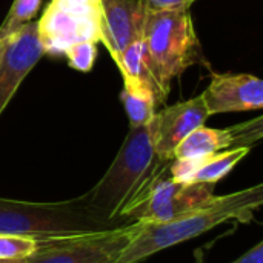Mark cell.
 <instances>
[{
  "label": "cell",
  "instance_id": "9a60e30c",
  "mask_svg": "<svg viewBox=\"0 0 263 263\" xmlns=\"http://www.w3.org/2000/svg\"><path fill=\"white\" fill-rule=\"evenodd\" d=\"M125 86L122 91V103L125 106L129 128L146 125L154 114L157 112V106L160 105L153 89L143 83L134 80H123Z\"/></svg>",
  "mask_w": 263,
  "mask_h": 263
},
{
  "label": "cell",
  "instance_id": "4fadbf2b",
  "mask_svg": "<svg viewBox=\"0 0 263 263\" xmlns=\"http://www.w3.org/2000/svg\"><path fill=\"white\" fill-rule=\"evenodd\" d=\"M250 149L248 146H239L206 156L173 159L170 163V176L179 183L216 185L233 171Z\"/></svg>",
  "mask_w": 263,
  "mask_h": 263
},
{
  "label": "cell",
  "instance_id": "ba28073f",
  "mask_svg": "<svg viewBox=\"0 0 263 263\" xmlns=\"http://www.w3.org/2000/svg\"><path fill=\"white\" fill-rule=\"evenodd\" d=\"M208 117L202 96L157 111L149 122L157 156L163 160H173L176 148L194 129L203 126Z\"/></svg>",
  "mask_w": 263,
  "mask_h": 263
},
{
  "label": "cell",
  "instance_id": "d6986e66",
  "mask_svg": "<svg viewBox=\"0 0 263 263\" xmlns=\"http://www.w3.org/2000/svg\"><path fill=\"white\" fill-rule=\"evenodd\" d=\"M196 0H143L148 12H179L190 11Z\"/></svg>",
  "mask_w": 263,
  "mask_h": 263
},
{
  "label": "cell",
  "instance_id": "30bf717a",
  "mask_svg": "<svg viewBox=\"0 0 263 263\" xmlns=\"http://www.w3.org/2000/svg\"><path fill=\"white\" fill-rule=\"evenodd\" d=\"M43 54L37 34V22H28L8 37L0 65V116L23 79Z\"/></svg>",
  "mask_w": 263,
  "mask_h": 263
},
{
  "label": "cell",
  "instance_id": "7a4b0ae2",
  "mask_svg": "<svg viewBox=\"0 0 263 263\" xmlns=\"http://www.w3.org/2000/svg\"><path fill=\"white\" fill-rule=\"evenodd\" d=\"M263 203V185H256L216 199L196 211L162 223H146L114 263H137L191 240L230 220L250 222Z\"/></svg>",
  "mask_w": 263,
  "mask_h": 263
},
{
  "label": "cell",
  "instance_id": "52a82bcc",
  "mask_svg": "<svg viewBox=\"0 0 263 263\" xmlns=\"http://www.w3.org/2000/svg\"><path fill=\"white\" fill-rule=\"evenodd\" d=\"M39 42L45 54L59 55L63 51L83 40H100L99 23L69 6L51 0L42 18L37 22Z\"/></svg>",
  "mask_w": 263,
  "mask_h": 263
},
{
  "label": "cell",
  "instance_id": "e0dca14e",
  "mask_svg": "<svg viewBox=\"0 0 263 263\" xmlns=\"http://www.w3.org/2000/svg\"><path fill=\"white\" fill-rule=\"evenodd\" d=\"M39 248V243L25 236L0 234V260H26Z\"/></svg>",
  "mask_w": 263,
  "mask_h": 263
},
{
  "label": "cell",
  "instance_id": "5b68a950",
  "mask_svg": "<svg viewBox=\"0 0 263 263\" xmlns=\"http://www.w3.org/2000/svg\"><path fill=\"white\" fill-rule=\"evenodd\" d=\"M170 168L157 174L122 211L125 223H162L210 205L216 196L211 183H179L168 177Z\"/></svg>",
  "mask_w": 263,
  "mask_h": 263
},
{
  "label": "cell",
  "instance_id": "8fae6325",
  "mask_svg": "<svg viewBox=\"0 0 263 263\" xmlns=\"http://www.w3.org/2000/svg\"><path fill=\"white\" fill-rule=\"evenodd\" d=\"M202 99L210 116L262 109L263 82L253 74L213 72Z\"/></svg>",
  "mask_w": 263,
  "mask_h": 263
},
{
  "label": "cell",
  "instance_id": "9c48e42d",
  "mask_svg": "<svg viewBox=\"0 0 263 263\" xmlns=\"http://www.w3.org/2000/svg\"><path fill=\"white\" fill-rule=\"evenodd\" d=\"M146 15L143 0H102L100 40L116 63L131 43L142 40Z\"/></svg>",
  "mask_w": 263,
  "mask_h": 263
},
{
  "label": "cell",
  "instance_id": "8992f818",
  "mask_svg": "<svg viewBox=\"0 0 263 263\" xmlns=\"http://www.w3.org/2000/svg\"><path fill=\"white\" fill-rule=\"evenodd\" d=\"M143 222H131L63 240L39 245L28 263H114L140 233Z\"/></svg>",
  "mask_w": 263,
  "mask_h": 263
},
{
  "label": "cell",
  "instance_id": "5bb4252c",
  "mask_svg": "<svg viewBox=\"0 0 263 263\" xmlns=\"http://www.w3.org/2000/svg\"><path fill=\"white\" fill-rule=\"evenodd\" d=\"M117 68L122 72L123 80H134L143 83L153 89L160 105L166 102L170 94V85L160 77L154 63L148 57L143 40L131 43L117 60Z\"/></svg>",
  "mask_w": 263,
  "mask_h": 263
},
{
  "label": "cell",
  "instance_id": "3957f363",
  "mask_svg": "<svg viewBox=\"0 0 263 263\" xmlns=\"http://www.w3.org/2000/svg\"><path fill=\"white\" fill-rule=\"evenodd\" d=\"M114 227L120 225L97 219L86 208L82 197L55 203L0 199V234L31 237L39 245Z\"/></svg>",
  "mask_w": 263,
  "mask_h": 263
},
{
  "label": "cell",
  "instance_id": "2e32d148",
  "mask_svg": "<svg viewBox=\"0 0 263 263\" xmlns=\"http://www.w3.org/2000/svg\"><path fill=\"white\" fill-rule=\"evenodd\" d=\"M43 0H14L8 15L0 25V39H8L37 15Z\"/></svg>",
  "mask_w": 263,
  "mask_h": 263
},
{
  "label": "cell",
  "instance_id": "ffe728a7",
  "mask_svg": "<svg viewBox=\"0 0 263 263\" xmlns=\"http://www.w3.org/2000/svg\"><path fill=\"white\" fill-rule=\"evenodd\" d=\"M71 9L85 14L86 17L96 20L100 25V12H102V0H57Z\"/></svg>",
  "mask_w": 263,
  "mask_h": 263
},
{
  "label": "cell",
  "instance_id": "ac0fdd59",
  "mask_svg": "<svg viewBox=\"0 0 263 263\" xmlns=\"http://www.w3.org/2000/svg\"><path fill=\"white\" fill-rule=\"evenodd\" d=\"M63 54L68 59L71 68L80 72H89L94 66V60L97 55V42L94 40H83L68 46Z\"/></svg>",
  "mask_w": 263,
  "mask_h": 263
},
{
  "label": "cell",
  "instance_id": "603a6c76",
  "mask_svg": "<svg viewBox=\"0 0 263 263\" xmlns=\"http://www.w3.org/2000/svg\"><path fill=\"white\" fill-rule=\"evenodd\" d=\"M0 263H28V259L26 260H0Z\"/></svg>",
  "mask_w": 263,
  "mask_h": 263
},
{
  "label": "cell",
  "instance_id": "277c9868",
  "mask_svg": "<svg viewBox=\"0 0 263 263\" xmlns=\"http://www.w3.org/2000/svg\"><path fill=\"white\" fill-rule=\"evenodd\" d=\"M142 40L148 57L168 85L197 63L200 55V45L188 11L148 12Z\"/></svg>",
  "mask_w": 263,
  "mask_h": 263
},
{
  "label": "cell",
  "instance_id": "44dd1931",
  "mask_svg": "<svg viewBox=\"0 0 263 263\" xmlns=\"http://www.w3.org/2000/svg\"><path fill=\"white\" fill-rule=\"evenodd\" d=\"M231 263H263V242H259L256 247Z\"/></svg>",
  "mask_w": 263,
  "mask_h": 263
},
{
  "label": "cell",
  "instance_id": "6da1fadb",
  "mask_svg": "<svg viewBox=\"0 0 263 263\" xmlns=\"http://www.w3.org/2000/svg\"><path fill=\"white\" fill-rule=\"evenodd\" d=\"M149 122L129 128L108 171L91 191L82 196L86 208L106 223L125 225L119 219L122 211L157 174L170 168L171 160H163L156 153Z\"/></svg>",
  "mask_w": 263,
  "mask_h": 263
},
{
  "label": "cell",
  "instance_id": "7402d4cb",
  "mask_svg": "<svg viewBox=\"0 0 263 263\" xmlns=\"http://www.w3.org/2000/svg\"><path fill=\"white\" fill-rule=\"evenodd\" d=\"M6 43H8V39H0V65H2V60H3V55H5Z\"/></svg>",
  "mask_w": 263,
  "mask_h": 263
},
{
  "label": "cell",
  "instance_id": "7c38bea8",
  "mask_svg": "<svg viewBox=\"0 0 263 263\" xmlns=\"http://www.w3.org/2000/svg\"><path fill=\"white\" fill-rule=\"evenodd\" d=\"M263 137V117H256L250 122L239 123L225 129H214L199 126L194 129L174 151V159L197 157L220 153L231 148L248 146L260 142Z\"/></svg>",
  "mask_w": 263,
  "mask_h": 263
}]
</instances>
